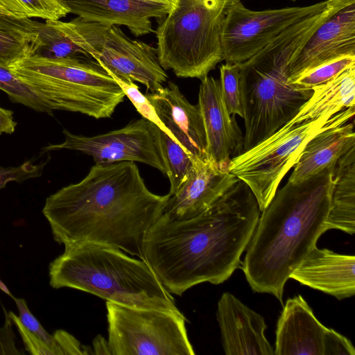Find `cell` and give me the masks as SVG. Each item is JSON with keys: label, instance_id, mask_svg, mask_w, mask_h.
Listing matches in <instances>:
<instances>
[{"label": "cell", "instance_id": "36", "mask_svg": "<svg viewBox=\"0 0 355 355\" xmlns=\"http://www.w3.org/2000/svg\"><path fill=\"white\" fill-rule=\"evenodd\" d=\"M322 355H355V349L349 339L327 328L323 338Z\"/></svg>", "mask_w": 355, "mask_h": 355}, {"label": "cell", "instance_id": "30", "mask_svg": "<svg viewBox=\"0 0 355 355\" xmlns=\"http://www.w3.org/2000/svg\"><path fill=\"white\" fill-rule=\"evenodd\" d=\"M223 99L228 112L244 117L242 78L239 64L226 62L220 67L219 79Z\"/></svg>", "mask_w": 355, "mask_h": 355}, {"label": "cell", "instance_id": "27", "mask_svg": "<svg viewBox=\"0 0 355 355\" xmlns=\"http://www.w3.org/2000/svg\"><path fill=\"white\" fill-rule=\"evenodd\" d=\"M0 90L10 100L37 112L52 113L53 110L41 99L34 89L17 75L10 67L0 62Z\"/></svg>", "mask_w": 355, "mask_h": 355}, {"label": "cell", "instance_id": "26", "mask_svg": "<svg viewBox=\"0 0 355 355\" xmlns=\"http://www.w3.org/2000/svg\"><path fill=\"white\" fill-rule=\"evenodd\" d=\"M160 144L170 182L169 195L173 196L190 175L194 159L173 138L159 129Z\"/></svg>", "mask_w": 355, "mask_h": 355}, {"label": "cell", "instance_id": "31", "mask_svg": "<svg viewBox=\"0 0 355 355\" xmlns=\"http://www.w3.org/2000/svg\"><path fill=\"white\" fill-rule=\"evenodd\" d=\"M35 36L0 30V62L10 66L28 55Z\"/></svg>", "mask_w": 355, "mask_h": 355}, {"label": "cell", "instance_id": "16", "mask_svg": "<svg viewBox=\"0 0 355 355\" xmlns=\"http://www.w3.org/2000/svg\"><path fill=\"white\" fill-rule=\"evenodd\" d=\"M145 95L173 139L193 159L208 157L206 132L198 104L190 103L172 81Z\"/></svg>", "mask_w": 355, "mask_h": 355}, {"label": "cell", "instance_id": "34", "mask_svg": "<svg viewBox=\"0 0 355 355\" xmlns=\"http://www.w3.org/2000/svg\"><path fill=\"white\" fill-rule=\"evenodd\" d=\"M8 315L14 323L21 338L26 349L33 355H55L53 350L44 341L31 332L21 322L19 316L10 311Z\"/></svg>", "mask_w": 355, "mask_h": 355}, {"label": "cell", "instance_id": "42", "mask_svg": "<svg viewBox=\"0 0 355 355\" xmlns=\"http://www.w3.org/2000/svg\"><path fill=\"white\" fill-rule=\"evenodd\" d=\"M173 1H174V2H175V0H173Z\"/></svg>", "mask_w": 355, "mask_h": 355}, {"label": "cell", "instance_id": "40", "mask_svg": "<svg viewBox=\"0 0 355 355\" xmlns=\"http://www.w3.org/2000/svg\"><path fill=\"white\" fill-rule=\"evenodd\" d=\"M146 1L166 3L173 4V5L175 3L173 0H146Z\"/></svg>", "mask_w": 355, "mask_h": 355}, {"label": "cell", "instance_id": "21", "mask_svg": "<svg viewBox=\"0 0 355 355\" xmlns=\"http://www.w3.org/2000/svg\"><path fill=\"white\" fill-rule=\"evenodd\" d=\"M290 279L343 300L355 294V257L315 247Z\"/></svg>", "mask_w": 355, "mask_h": 355}, {"label": "cell", "instance_id": "35", "mask_svg": "<svg viewBox=\"0 0 355 355\" xmlns=\"http://www.w3.org/2000/svg\"><path fill=\"white\" fill-rule=\"evenodd\" d=\"M37 21L15 15L0 8V30L32 35L36 33Z\"/></svg>", "mask_w": 355, "mask_h": 355}, {"label": "cell", "instance_id": "20", "mask_svg": "<svg viewBox=\"0 0 355 355\" xmlns=\"http://www.w3.org/2000/svg\"><path fill=\"white\" fill-rule=\"evenodd\" d=\"M73 13L90 21L125 26L136 37L152 33L151 18H164L173 5L146 0H63Z\"/></svg>", "mask_w": 355, "mask_h": 355}, {"label": "cell", "instance_id": "25", "mask_svg": "<svg viewBox=\"0 0 355 355\" xmlns=\"http://www.w3.org/2000/svg\"><path fill=\"white\" fill-rule=\"evenodd\" d=\"M12 297L19 310V318L22 324L47 344L53 350L55 355L92 354L89 347L82 345L78 340L64 330L58 329L53 335L49 334L31 313L26 301L21 298Z\"/></svg>", "mask_w": 355, "mask_h": 355}, {"label": "cell", "instance_id": "39", "mask_svg": "<svg viewBox=\"0 0 355 355\" xmlns=\"http://www.w3.org/2000/svg\"><path fill=\"white\" fill-rule=\"evenodd\" d=\"M94 354H109L107 341L98 336L93 341Z\"/></svg>", "mask_w": 355, "mask_h": 355}, {"label": "cell", "instance_id": "32", "mask_svg": "<svg viewBox=\"0 0 355 355\" xmlns=\"http://www.w3.org/2000/svg\"><path fill=\"white\" fill-rule=\"evenodd\" d=\"M112 77L121 87L125 94V96L132 102L141 116L157 125L160 130L173 139L170 132L166 128L159 119L155 110L146 98V95L143 94L139 91V87L135 83V82L115 76Z\"/></svg>", "mask_w": 355, "mask_h": 355}, {"label": "cell", "instance_id": "14", "mask_svg": "<svg viewBox=\"0 0 355 355\" xmlns=\"http://www.w3.org/2000/svg\"><path fill=\"white\" fill-rule=\"evenodd\" d=\"M239 179L213 158L195 159L193 169L178 191L170 196L163 215L181 221L207 210Z\"/></svg>", "mask_w": 355, "mask_h": 355}, {"label": "cell", "instance_id": "22", "mask_svg": "<svg viewBox=\"0 0 355 355\" xmlns=\"http://www.w3.org/2000/svg\"><path fill=\"white\" fill-rule=\"evenodd\" d=\"M327 328L302 295L289 298L277 322L274 354L322 355Z\"/></svg>", "mask_w": 355, "mask_h": 355}, {"label": "cell", "instance_id": "41", "mask_svg": "<svg viewBox=\"0 0 355 355\" xmlns=\"http://www.w3.org/2000/svg\"><path fill=\"white\" fill-rule=\"evenodd\" d=\"M291 1H297V0H291Z\"/></svg>", "mask_w": 355, "mask_h": 355}, {"label": "cell", "instance_id": "17", "mask_svg": "<svg viewBox=\"0 0 355 355\" xmlns=\"http://www.w3.org/2000/svg\"><path fill=\"white\" fill-rule=\"evenodd\" d=\"M203 118L208 156L227 167L233 157L243 151V136L226 107L219 80L201 79L198 103Z\"/></svg>", "mask_w": 355, "mask_h": 355}, {"label": "cell", "instance_id": "8", "mask_svg": "<svg viewBox=\"0 0 355 355\" xmlns=\"http://www.w3.org/2000/svg\"><path fill=\"white\" fill-rule=\"evenodd\" d=\"M331 118L298 123L288 122L248 150L233 157L228 170L245 183L262 211L274 197L283 178L297 163L306 143Z\"/></svg>", "mask_w": 355, "mask_h": 355}, {"label": "cell", "instance_id": "2", "mask_svg": "<svg viewBox=\"0 0 355 355\" xmlns=\"http://www.w3.org/2000/svg\"><path fill=\"white\" fill-rule=\"evenodd\" d=\"M169 196L150 191L134 162L95 164L82 180L50 195L42 213L60 244L105 245L144 260L145 236Z\"/></svg>", "mask_w": 355, "mask_h": 355}, {"label": "cell", "instance_id": "23", "mask_svg": "<svg viewBox=\"0 0 355 355\" xmlns=\"http://www.w3.org/2000/svg\"><path fill=\"white\" fill-rule=\"evenodd\" d=\"M311 90V97L289 122L298 123L331 118L347 107H355V66Z\"/></svg>", "mask_w": 355, "mask_h": 355}, {"label": "cell", "instance_id": "18", "mask_svg": "<svg viewBox=\"0 0 355 355\" xmlns=\"http://www.w3.org/2000/svg\"><path fill=\"white\" fill-rule=\"evenodd\" d=\"M222 346L227 355H273L265 336L264 318L232 294L221 295L216 311Z\"/></svg>", "mask_w": 355, "mask_h": 355}, {"label": "cell", "instance_id": "3", "mask_svg": "<svg viewBox=\"0 0 355 355\" xmlns=\"http://www.w3.org/2000/svg\"><path fill=\"white\" fill-rule=\"evenodd\" d=\"M333 166L299 182H288L261 211L241 265L254 292L271 294L283 304L291 274L327 230Z\"/></svg>", "mask_w": 355, "mask_h": 355}, {"label": "cell", "instance_id": "28", "mask_svg": "<svg viewBox=\"0 0 355 355\" xmlns=\"http://www.w3.org/2000/svg\"><path fill=\"white\" fill-rule=\"evenodd\" d=\"M0 8L20 17L59 20L70 13L63 0H0Z\"/></svg>", "mask_w": 355, "mask_h": 355}, {"label": "cell", "instance_id": "24", "mask_svg": "<svg viewBox=\"0 0 355 355\" xmlns=\"http://www.w3.org/2000/svg\"><path fill=\"white\" fill-rule=\"evenodd\" d=\"M334 186L326 220L327 230L355 232V147L343 155L332 168Z\"/></svg>", "mask_w": 355, "mask_h": 355}, {"label": "cell", "instance_id": "1", "mask_svg": "<svg viewBox=\"0 0 355 355\" xmlns=\"http://www.w3.org/2000/svg\"><path fill=\"white\" fill-rule=\"evenodd\" d=\"M260 214L239 179L196 217L175 221L162 214L145 236L144 260L171 294L182 295L204 282L222 284L241 267Z\"/></svg>", "mask_w": 355, "mask_h": 355}, {"label": "cell", "instance_id": "10", "mask_svg": "<svg viewBox=\"0 0 355 355\" xmlns=\"http://www.w3.org/2000/svg\"><path fill=\"white\" fill-rule=\"evenodd\" d=\"M63 133L64 141L44 146L42 148L44 153L68 149L92 156L96 164L137 162L167 174L160 144L159 128L143 117L122 128L98 135H74L67 130H64Z\"/></svg>", "mask_w": 355, "mask_h": 355}, {"label": "cell", "instance_id": "5", "mask_svg": "<svg viewBox=\"0 0 355 355\" xmlns=\"http://www.w3.org/2000/svg\"><path fill=\"white\" fill-rule=\"evenodd\" d=\"M50 285L71 288L106 302L141 309L182 313L148 263L105 245H64L49 265Z\"/></svg>", "mask_w": 355, "mask_h": 355}, {"label": "cell", "instance_id": "37", "mask_svg": "<svg viewBox=\"0 0 355 355\" xmlns=\"http://www.w3.org/2000/svg\"><path fill=\"white\" fill-rule=\"evenodd\" d=\"M5 313V324L0 327V354H20L15 343V336L12 329V320L8 315Z\"/></svg>", "mask_w": 355, "mask_h": 355}, {"label": "cell", "instance_id": "19", "mask_svg": "<svg viewBox=\"0 0 355 355\" xmlns=\"http://www.w3.org/2000/svg\"><path fill=\"white\" fill-rule=\"evenodd\" d=\"M355 107H347L331 117L327 126L304 146L289 182H299L331 166L355 147L354 119Z\"/></svg>", "mask_w": 355, "mask_h": 355}, {"label": "cell", "instance_id": "9", "mask_svg": "<svg viewBox=\"0 0 355 355\" xmlns=\"http://www.w3.org/2000/svg\"><path fill=\"white\" fill-rule=\"evenodd\" d=\"M110 355H194L182 313L106 302Z\"/></svg>", "mask_w": 355, "mask_h": 355}, {"label": "cell", "instance_id": "6", "mask_svg": "<svg viewBox=\"0 0 355 355\" xmlns=\"http://www.w3.org/2000/svg\"><path fill=\"white\" fill-rule=\"evenodd\" d=\"M53 111L110 118L125 98L121 87L94 58L25 56L9 66Z\"/></svg>", "mask_w": 355, "mask_h": 355}, {"label": "cell", "instance_id": "13", "mask_svg": "<svg viewBox=\"0 0 355 355\" xmlns=\"http://www.w3.org/2000/svg\"><path fill=\"white\" fill-rule=\"evenodd\" d=\"M111 26L79 16L69 21H37L36 36L27 56L96 60Z\"/></svg>", "mask_w": 355, "mask_h": 355}, {"label": "cell", "instance_id": "4", "mask_svg": "<svg viewBox=\"0 0 355 355\" xmlns=\"http://www.w3.org/2000/svg\"><path fill=\"white\" fill-rule=\"evenodd\" d=\"M326 7L298 20L252 57L239 64L244 100L243 151L275 132L297 113L311 89L288 83V66L315 31L351 0H327Z\"/></svg>", "mask_w": 355, "mask_h": 355}, {"label": "cell", "instance_id": "38", "mask_svg": "<svg viewBox=\"0 0 355 355\" xmlns=\"http://www.w3.org/2000/svg\"><path fill=\"white\" fill-rule=\"evenodd\" d=\"M17 122L13 118V112L0 107V135L15 132Z\"/></svg>", "mask_w": 355, "mask_h": 355}, {"label": "cell", "instance_id": "33", "mask_svg": "<svg viewBox=\"0 0 355 355\" xmlns=\"http://www.w3.org/2000/svg\"><path fill=\"white\" fill-rule=\"evenodd\" d=\"M47 162L35 164L27 161L17 166L3 167L0 166V189L10 182H23L42 175Z\"/></svg>", "mask_w": 355, "mask_h": 355}, {"label": "cell", "instance_id": "7", "mask_svg": "<svg viewBox=\"0 0 355 355\" xmlns=\"http://www.w3.org/2000/svg\"><path fill=\"white\" fill-rule=\"evenodd\" d=\"M241 0H175L157 27V55L164 70L202 79L223 60L221 33L230 7Z\"/></svg>", "mask_w": 355, "mask_h": 355}, {"label": "cell", "instance_id": "29", "mask_svg": "<svg viewBox=\"0 0 355 355\" xmlns=\"http://www.w3.org/2000/svg\"><path fill=\"white\" fill-rule=\"evenodd\" d=\"M353 66H355V55L342 56L299 74L288 83L297 89H311L315 86L332 80Z\"/></svg>", "mask_w": 355, "mask_h": 355}, {"label": "cell", "instance_id": "12", "mask_svg": "<svg viewBox=\"0 0 355 355\" xmlns=\"http://www.w3.org/2000/svg\"><path fill=\"white\" fill-rule=\"evenodd\" d=\"M96 60L111 76L141 83L150 92L162 89L168 78L156 48L130 39L116 25L107 31Z\"/></svg>", "mask_w": 355, "mask_h": 355}, {"label": "cell", "instance_id": "11", "mask_svg": "<svg viewBox=\"0 0 355 355\" xmlns=\"http://www.w3.org/2000/svg\"><path fill=\"white\" fill-rule=\"evenodd\" d=\"M327 1L302 7L252 10L239 1L229 8L221 33L223 59L242 63L277 37L286 28L323 10Z\"/></svg>", "mask_w": 355, "mask_h": 355}, {"label": "cell", "instance_id": "15", "mask_svg": "<svg viewBox=\"0 0 355 355\" xmlns=\"http://www.w3.org/2000/svg\"><path fill=\"white\" fill-rule=\"evenodd\" d=\"M355 55V1L329 17L311 35L288 66V82L322 63Z\"/></svg>", "mask_w": 355, "mask_h": 355}]
</instances>
